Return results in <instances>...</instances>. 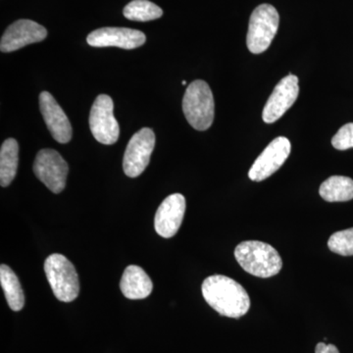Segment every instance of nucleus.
Instances as JSON below:
<instances>
[{
  "label": "nucleus",
  "instance_id": "1",
  "mask_svg": "<svg viewBox=\"0 0 353 353\" xmlns=\"http://www.w3.org/2000/svg\"><path fill=\"white\" fill-rule=\"evenodd\" d=\"M202 296L215 311L225 317H243L250 308V299L241 284L223 275L206 278L201 285Z\"/></svg>",
  "mask_w": 353,
  "mask_h": 353
},
{
  "label": "nucleus",
  "instance_id": "2",
  "mask_svg": "<svg viewBox=\"0 0 353 353\" xmlns=\"http://www.w3.org/2000/svg\"><path fill=\"white\" fill-rule=\"evenodd\" d=\"M241 268L259 278H270L282 270L283 261L273 246L259 241H243L234 250Z\"/></svg>",
  "mask_w": 353,
  "mask_h": 353
},
{
  "label": "nucleus",
  "instance_id": "3",
  "mask_svg": "<svg viewBox=\"0 0 353 353\" xmlns=\"http://www.w3.org/2000/svg\"><path fill=\"white\" fill-rule=\"evenodd\" d=\"M183 111L190 126L206 131L214 120L215 103L208 83L196 80L190 83L183 99Z\"/></svg>",
  "mask_w": 353,
  "mask_h": 353
},
{
  "label": "nucleus",
  "instance_id": "4",
  "mask_svg": "<svg viewBox=\"0 0 353 353\" xmlns=\"http://www.w3.org/2000/svg\"><path fill=\"white\" fill-rule=\"evenodd\" d=\"M44 272L58 301H75L80 292V281L75 266L64 255L54 253L48 256L44 262Z\"/></svg>",
  "mask_w": 353,
  "mask_h": 353
},
{
  "label": "nucleus",
  "instance_id": "5",
  "mask_svg": "<svg viewBox=\"0 0 353 353\" xmlns=\"http://www.w3.org/2000/svg\"><path fill=\"white\" fill-rule=\"evenodd\" d=\"M280 24V16L275 7L261 4L253 10L248 25L246 44L253 54H260L268 50L275 38Z\"/></svg>",
  "mask_w": 353,
  "mask_h": 353
},
{
  "label": "nucleus",
  "instance_id": "6",
  "mask_svg": "<svg viewBox=\"0 0 353 353\" xmlns=\"http://www.w3.org/2000/svg\"><path fill=\"white\" fill-rule=\"evenodd\" d=\"M113 110L112 99L106 94L99 95L90 109V129L102 145H114L119 139V124L114 117Z\"/></svg>",
  "mask_w": 353,
  "mask_h": 353
},
{
  "label": "nucleus",
  "instance_id": "7",
  "mask_svg": "<svg viewBox=\"0 0 353 353\" xmlns=\"http://www.w3.org/2000/svg\"><path fill=\"white\" fill-rule=\"evenodd\" d=\"M69 167L54 150H39L34 163V173L53 194H60L66 187Z\"/></svg>",
  "mask_w": 353,
  "mask_h": 353
},
{
  "label": "nucleus",
  "instance_id": "8",
  "mask_svg": "<svg viewBox=\"0 0 353 353\" xmlns=\"http://www.w3.org/2000/svg\"><path fill=\"white\" fill-rule=\"evenodd\" d=\"M155 134L150 128L137 132L128 143L123 169L130 178H137L145 170L154 150Z\"/></svg>",
  "mask_w": 353,
  "mask_h": 353
},
{
  "label": "nucleus",
  "instance_id": "9",
  "mask_svg": "<svg viewBox=\"0 0 353 353\" xmlns=\"http://www.w3.org/2000/svg\"><path fill=\"white\" fill-rule=\"evenodd\" d=\"M292 145L289 139L279 137L272 141L263 152L257 157L248 176L253 182H261L277 172L289 157Z\"/></svg>",
  "mask_w": 353,
  "mask_h": 353
},
{
  "label": "nucleus",
  "instance_id": "10",
  "mask_svg": "<svg viewBox=\"0 0 353 353\" xmlns=\"http://www.w3.org/2000/svg\"><path fill=\"white\" fill-rule=\"evenodd\" d=\"M299 94V78L292 74L283 78L265 104L262 113L264 122L272 124L280 119L294 105Z\"/></svg>",
  "mask_w": 353,
  "mask_h": 353
},
{
  "label": "nucleus",
  "instance_id": "11",
  "mask_svg": "<svg viewBox=\"0 0 353 353\" xmlns=\"http://www.w3.org/2000/svg\"><path fill=\"white\" fill-rule=\"evenodd\" d=\"M92 48H115L134 50L145 44V34L139 30L129 28H101L90 32L87 39Z\"/></svg>",
  "mask_w": 353,
  "mask_h": 353
},
{
  "label": "nucleus",
  "instance_id": "12",
  "mask_svg": "<svg viewBox=\"0 0 353 353\" xmlns=\"http://www.w3.org/2000/svg\"><path fill=\"white\" fill-rule=\"evenodd\" d=\"M46 28L32 20H18L7 28L0 41L2 52H12L29 44L39 43L46 39Z\"/></svg>",
  "mask_w": 353,
  "mask_h": 353
},
{
  "label": "nucleus",
  "instance_id": "13",
  "mask_svg": "<svg viewBox=\"0 0 353 353\" xmlns=\"http://www.w3.org/2000/svg\"><path fill=\"white\" fill-rule=\"evenodd\" d=\"M185 199L183 194H174L167 196L158 208L154 218L157 233L162 238H173L185 217Z\"/></svg>",
  "mask_w": 353,
  "mask_h": 353
},
{
  "label": "nucleus",
  "instance_id": "14",
  "mask_svg": "<svg viewBox=\"0 0 353 353\" xmlns=\"http://www.w3.org/2000/svg\"><path fill=\"white\" fill-rule=\"evenodd\" d=\"M39 108L53 139L59 143H68L73 132L71 123L50 92H43L39 94Z\"/></svg>",
  "mask_w": 353,
  "mask_h": 353
},
{
  "label": "nucleus",
  "instance_id": "15",
  "mask_svg": "<svg viewBox=\"0 0 353 353\" xmlns=\"http://www.w3.org/2000/svg\"><path fill=\"white\" fill-rule=\"evenodd\" d=\"M120 289L127 299H143L152 294L153 283L141 267L130 265L123 273Z\"/></svg>",
  "mask_w": 353,
  "mask_h": 353
},
{
  "label": "nucleus",
  "instance_id": "16",
  "mask_svg": "<svg viewBox=\"0 0 353 353\" xmlns=\"http://www.w3.org/2000/svg\"><path fill=\"white\" fill-rule=\"evenodd\" d=\"M19 163V145L14 139H7L0 150V185L6 188L13 182Z\"/></svg>",
  "mask_w": 353,
  "mask_h": 353
},
{
  "label": "nucleus",
  "instance_id": "17",
  "mask_svg": "<svg viewBox=\"0 0 353 353\" xmlns=\"http://www.w3.org/2000/svg\"><path fill=\"white\" fill-rule=\"evenodd\" d=\"M319 194L328 202L350 201L353 199V180L345 176H332L320 185Z\"/></svg>",
  "mask_w": 353,
  "mask_h": 353
},
{
  "label": "nucleus",
  "instance_id": "18",
  "mask_svg": "<svg viewBox=\"0 0 353 353\" xmlns=\"http://www.w3.org/2000/svg\"><path fill=\"white\" fill-rule=\"evenodd\" d=\"M0 284L9 307L13 311L22 310L25 305L24 292L17 275L7 265L2 264L0 266Z\"/></svg>",
  "mask_w": 353,
  "mask_h": 353
},
{
  "label": "nucleus",
  "instance_id": "19",
  "mask_svg": "<svg viewBox=\"0 0 353 353\" xmlns=\"http://www.w3.org/2000/svg\"><path fill=\"white\" fill-rule=\"evenodd\" d=\"M123 13L127 19L138 22L157 20L163 15L162 9L148 0H132L125 7Z\"/></svg>",
  "mask_w": 353,
  "mask_h": 353
},
{
  "label": "nucleus",
  "instance_id": "20",
  "mask_svg": "<svg viewBox=\"0 0 353 353\" xmlns=\"http://www.w3.org/2000/svg\"><path fill=\"white\" fill-rule=\"evenodd\" d=\"M330 250L343 256L353 255V228L336 232L329 239Z\"/></svg>",
  "mask_w": 353,
  "mask_h": 353
},
{
  "label": "nucleus",
  "instance_id": "21",
  "mask_svg": "<svg viewBox=\"0 0 353 353\" xmlns=\"http://www.w3.org/2000/svg\"><path fill=\"white\" fill-rule=\"evenodd\" d=\"M332 145L338 150H347L353 148V123L341 128L332 139Z\"/></svg>",
  "mask_w": 353,
  "mask_h": 353
},
{
  "label": "nucleus",
  "instance_id": "22",
  "mask_svg": "<svg viewBox=\"0 0 353 353\" xmlns=\"http://www.w3.org/2000/svg\"><path fill=\"white\" fill-rule=\"evenodd\" d=\"M315 353H340V352L336 345L320 343L316 345Z\"/></svg>",
  "mask_w": 353,
  "mask_h": 353
},
{
  "label": "nucleus",
  "instance_id": "23",
  "mask_svg": "<svg viewBox=\"0 0 353 353\" xmlns=\"http://www.w3.org/2000/svg\"><path fill=\"white\" fill-rule=\"evenodd\" d=\"M182 83L183 85H187V81H183Z\"/></svg>",
  "mask_w": 353,
  "mask_h": 353
}]
</instances>
